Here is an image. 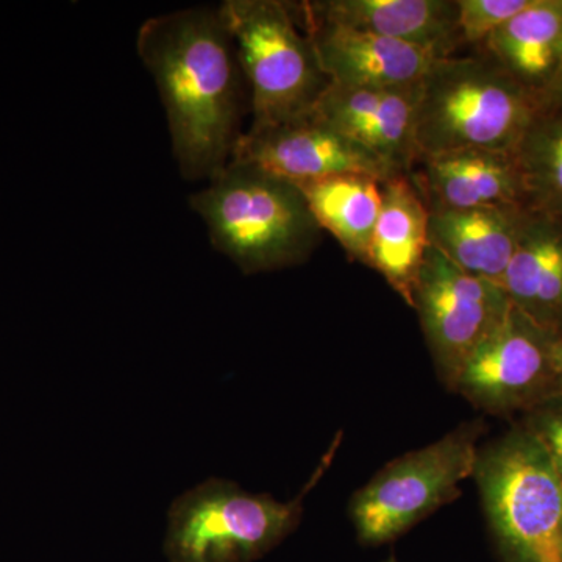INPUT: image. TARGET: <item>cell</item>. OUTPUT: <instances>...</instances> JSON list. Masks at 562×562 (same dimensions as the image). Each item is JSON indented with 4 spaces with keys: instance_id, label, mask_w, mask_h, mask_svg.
Segmentation results:
<instances>
[{
    "instance_id": "6da1fadb",
    "label": "cell",
    "mask_w": 562,
    "mask_h": 562,
    "mask_svg": "<svg viewBox=\"0 0 562 562\" xmlns=\"http://www.w3.org/2000/svg\"><path fill=\"white\" fill-rule=\"evenodd\" d=\"M138 54L165 105L181 177L211 180L231 162L249 106L220 7H194L140 25Z\"/></svg>"
},
{
    "instance_id": "7a4b0ae2",
    "label": "cell",
    "mask_w": 562,
    "mask_h": 562,
    "mask_svg": "<svg viewBox=\"0 0 562 562\" xmlns=\"http://www.w3.org/2000/svg\"><path fill=\"white\" fill-rule=\"evenodd\" d=\"M214 249L246 276L308 261L322 231L305 195L291 181L231 160L190 199Z\"/></svg>"
},
{
    "instance_id": "3957f363",
    "label": "cell",
    "mask_w": 562,
    "mask_h": 562,
    "mask_svg": "<svg viewBox=\"0 0 562 562\" xmlns=\"http://www.w3.org/2000/svg\"><path fill=\"white\" fill-rule=\"evenodd\" d=\"M549 106L483 54L439 58L420 81L416 113L419 158L457 150L516 154L520 140Z\"/></svg>"
},
{
    "instance_id": "277c9868",
    "label": "cell",
    "mask_w": 562,
    "mask_h": 562,
    "mask_svg": "<svg viewBox=\"0 0 562 562\" xmlns=\"http://www.w3.org/2000/svg\"><path fill=\"white\" fill-rule=\"evenodd\" d=\"M473 480L503 562H562V482L519 422L482 443Z\"/></svg>"
},
{
    "instance_id": "5b68a950",
    "label": "cell",
    "mask_w": 562,
    "mask_h": 562,
    "mask_svg": "<svg viewBox=\"0 0 562 562\" xmlns=\"http://www.w3.org/2000/svg\"><path fill=\"white\" fill-rule=\"evenodd\" d=\"M322 461L292 501L254 494L227 479L211 476L169 506L162 553L168 562H255L297 530L305 497L327 471Z\"/></svg>"
},
{
    "instance_id": "8992f818",
    "label": "cell",
    "mask_w": 562,
    "mask_h": 562,
    "mask_svg": "<svg viewBox=\"0 0 562 562\" xmlns=\"http://www.w3.org/2000/svg\"><path fill=\"white\" fill-rule=\"evenodd\" d=\"M241 66L250 127L310 113L330 87L297 2L227 0L220 7Z\"/></svg>"
},
{
    "instance_id": "52a82bcc",
    "label": "cell",
    "mask_w": 562,
    "mask_h": 562,
    "mask_svg": "<svg viewBox=\"0 0 562 562\" xmlns=\"http://www.w3.org/2000/svg\"><path fill=\"white\" fill-rule=\"evenodd\" d=\"M487 425L464 420L438 441L401 454L351 495L349 517L358 542L382 547L461 497L473 479Z\"/></svg>"
},
{
    "instance_id": "ba28073f",
    "label": "cell",
    "mask_w": 562,
    "mask_h": 562,
    "mask_svg": "<svg viewBox=\"0 0 562 562\" xmlns=\"http://www.w3.org/2000/svg\"><path fill=\"white\" fill-rule=\"evenodd\" d=\"M412 308L439 382L454 392L465 362L501 327L513 303L501 284L461 271L430 246L414 283Z\"/></svg>"
},
{
    "instance_id": "9c48e42d",
    "label": "cell",
    "mask_w": 562,
    "mask_h": 562,
    "mask_svg": "<svg viewBox=\"0 0 562 562\" xmlns=\"http://www.w3.org/2000/svg\"><path fill=\"white\" fill-rule=\"evenodd\" d=\"M557 339L512 308L460 373L453 394L491 416H514L562 391L553 361Z\"/></svg>"
},
{
    "instance_id": "30bf717a",
    "label": "cell",
    "mask_w": 562,
    "mask_h": 562,
    "mask_svg": "<svg viewBox=\"0 0 562 562\" xmlns=\"http://www.w3.org/2000/svg\"><path fill=\"white\" fill-rule=\"evenodd\" d=\"M232 160L249 162L294 184L344 173H362L382 181L403 176L336 131L314 110L280 124L250 127L243 133Z\"/></svg>"
},
{
    "instance_id": "8fae6325",
    "label": "cell",
    "mask_w": 562,
    "mask_h": 562,
    "mask_svg": "<svg viewBox=\"0 0 562 562\" xmlns=\"http://www.w3.org/2000/svg\"><path fill=\"white\" fill-rule=\"evenodd\" d=\"M303 27L331 85L398 88L420 83L439 55L427 47L355 31L313 16L297 2Z\"/></svg>"
},
{
    "instance_id": "7c38bea8",
    "label": "cell",
    "mask_w": 562,
    "mask_h": 562,
    "mask_svg": "<svg viewBox=\"0 0 562 562\" xmlns=\"http://www.w3.org/2000/svg\"><path fill=\"white\" fill-rule=\"evenodd\" d=\"M420 83L398 88L331 85L314 111L392 171L409 176L419 158L416 113Z\"/></svg>"
},
{
    "instance_id": "4fadbf2b",
    "label": "cell",
    "mask_w": 562,
    "mask_h": 562,
    "mask_svg": "<svg viewBox=\"0 0 562 562\" xmlns=\"http://www.w3.org/2000/svg\"><path fill=\"white\" fill-rule=\"evenodd\" d=\"M409 179L430 211L525 209L522 176L514 154L457 150L420 157Z\"/></svg>"
},
{
    "instance_id": "5bb4252c",
    "label": "cell",
    "mask_w": 562,
    "mask_h": 562,
    "mask_svg": "<svg viewBox=\"0 0 562 562\" xmlns=\"http://www.w3.org/2000/svg\"><path fill=\"white\" fill-rule=\"evenodd\" d=\"M303 7L321 20L427 47L441 58L460 46L457 0H308Z\"/></svg>"
},
{
    "instance_id": "9a60e30c",
    "label": "cell",
    "mask_w": 562,
    "mask_h": 562,
    "mask_svg": "<svg viewBox=\"0 0 562 562\" xmlns=\"http://www.w3.org/2000/svg\"><path fill=\"white\" fill-rule=\"evenodd\" d=\"M527 216L522 206L432 210L428 239L461 271L501 284Z\"/></svg>"
},
{
    "instance_id": "2e32d148",
    "label": "cell",
    "mask_w": 562,
    "mask_h": 562,
    "mask_svg": "<svg viewBox=\"0 0 562 562\" xmlns=\"http://www.w3.org/2000/svg\"><path fill=\"white\" fill-rule=\"evenodd\" d=\"M514 308L562 338V222L528 211L501 283Z\"/></svg>"
},
{
    "instance_id": "e0dca14e",
    "label": "cell",
    "mask_w": 562,
    "mask_h": 562,
    "mask_svg": "<svg viewBox=\"0 0 562 562\" xmlns=\"http://www.w3.org/2000/svg\"><path fill=\"white\" fill-rule=\"evenodd\" d=\"M480 47L520 87L552 105L562 58V0H531Z\"/></svg>"
},
{
    "instance_id": "ac0fdd59",
    "label": "cell",
    "mask_w": 562,
    "mask_h": 562,
    "mask_svg": "<svg viewBox=\"0 0 562 562\" xmlns=\"http://www.w3.org/2000/svg\"><path fill=\"white\" fill-rule=\"evenodd\" d=\"M383 203L366 266L412 306L417 273L430 247V210L409 176L383 181Z\"/></svg>"
},
{
    "instance_id": "d6986e66",
    "label": "cell",
    "mask_w": 562,
    "mask_h": 562,
    "mask_svg": "<svg viewBox=\"0 0 562 562\" xmlns=\"http://www.w3.org/2000/svg\"><path fill=\"white\" fill-rule=\"evenodd\" d=\"M322 232L336 239L350 260L368 261L373 231L383 203V181L362 173H344L295 184Z\"/></svg>"
},
{
    "instance_id": "ffe728a7",
    "label": "cell",
    "mask_w": 562,
    "mask_h": 562,
    "mask_svg": "<svg viewBox=\"0 0 562 562\" xmlns=\"http://www.w3.org/2000/svg\"><path fill=\"white\" fill-rule=\"evenodd\" d=\"M514 155L522 176L525 209L562 222V110H543Z\"/></svg>"
},
{
    "instance_id": "44dd1931",
    "label": "cell",
    "mask_w": 562,
    "mask_h": 562,
    "mask_svg": "<svg viewBox=\"0 0 562 562\" xmlns=\"http://www.w3.org/2000/svg\"><path fill=\"white\" fill-rule=\"evenodd\" d=\"M530 2L531 0H457L460 44L482 46L491 33L527 9Z\"/></svg>"
},
{
    "instance_id": "7402d4cb",
    "label": "cell",
    "mask_w": 562,
    "mask_h": 562,
    "mask_svg": "<svg viewBox=\"0 0 562 562\" xmlns=\"http://www.w3.org/2000/svg\"><path fill=\"white\" fill-rule=\"evenodd\" d=\"M517 422L541 443L562 482V391L522 414Z\"/></svg>"
},
{
    "instance_id": "603a6c76",
    "label": "cell",
    "mask_w": 562,
    "mask_h": 562,
    "mask_svg": "<svg viewBox=\"0 0 562 562\" xmlns=\"http://www.w3.org/2000/svg\"><path fill=\"white\" fill-rule=\"evenodd\" d=\"M552 105L557 106V109L562 110V58H561L560 72H558L557 83H554V88H553Z\"/></svg>"
},
{
    "instance_id": "cb8c5ba5",
    "label": "cell",
    "mask_w": 562,
    "mask_h": 562,
    "mask_svg": "<svg viewBox=\"0 0 562 562\" xmlns=\"http://www.w3.org/2000/svg\"><path fill=\"white\" fill-rule=\"evenodd\" d=\"M553 361L554 368H557L558 376H560V383L562 387V338L554 341Z\"/></svg>"
},
{
    "instance_id": "d4e9b609",
    "label": "cell",
    "mask_w": 562,
    "mask_h": 562,
    "mask_svg": "<svg viewBox=\"0 0 562 562\" xmlns=\"http://www.w3.org/2000/svg\"><path fill=\"white\" fill-rule=\"evenodd\" d=\"M382 562H402V561L397 560V558H395L394 554H392V557L386 558V560H384Z\"/></svg>"
}]
</instances>
